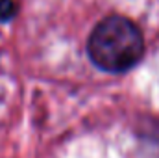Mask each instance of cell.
<instances>
[{
  "mask_svg": "<svg viewBox=\"0 0 159 158\" xmlns=\"http://www.w3.org/2000/svg\"><path fill=\"white\" fill-rule=\"evenodd\" d=\"M144 52V37L139 26L122 15L100 21L87 43L91 62L107 73H124L139 63Z\"/></svg>",
  "mask_w": 159,
  "mask_h": 158,
  "instance_id": "6da1fadb",
  "label": "cell"
},
{
  "mask_svg": "<svg viewBox=\"0 0 159 158\" xmlns=\"http://www.w3.org/2000/svg\"><path fill=\"white\" fill-rule=\"evenodd\" d=\"M17 15L15 0H0V22H7Z\"/></svg>",
  "mask_w": 159,
  "mask_h": 158,
  "instance_id": "7a4b0ae2",
  "label": "cell"
}]
</instances>
